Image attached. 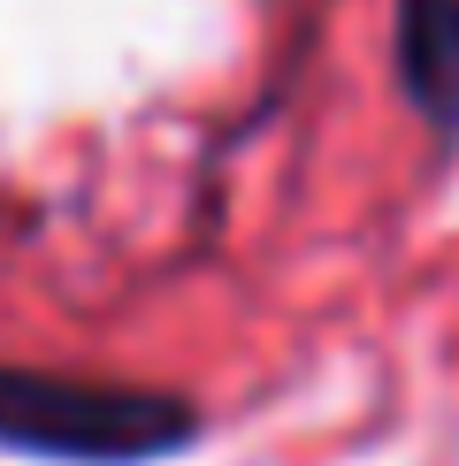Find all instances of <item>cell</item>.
I'll use <instances>...</instances> for the list:
<instances>
[{"mask_svg": "<svg viewBox=\"0 0 459 466\" xmlns=\"http://www.w3.org/2000/svg\"><path fill=\"white\" fill-rule=\"evenodd\" d=\"M184 436H191V413L161 390L0 367V443H24L46 459H146Z\"/></svg>", "mask_w": 459, "mask_h": 466, "instance_id": "obj_1", "label": "cell"}, {"mask_svg": "<svg viewBox=\"0 0 459 466\" xmlns=\"http://www.w3.org/2000/svg\"><path fill=\"white\" fill-rule=\"evenodd\" d=\"M398 62H406L413 100L429 115H444V123H459V0H406Z\"/></svg>", "mask_w": 459, "mask_h": 466, "instance_id": "obj_2", "label": "cell"}]
</instances>
